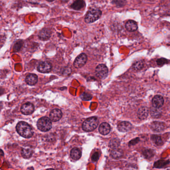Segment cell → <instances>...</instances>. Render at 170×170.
I'll use <instances>...</instances> for the list:
<instances>
[{"instance_id":"obj_1","label":"cell","mask_w":170,"mask_h":170,"mask_svg":"<svg viewBox=\"0 0 170 170\" xmlns=\"http://www.w3.org/2000/svg\"><path fill=\"white\" fill-rule=\"evenodd\" d=\"M16 129L19 134L24 138H30L34 134V131L30 125L24 121L17 123Z\"/></svg>"},{"instance_id":"obj_2","label":"cell","mask_w":170,"mask_h":170,"mask_svg":"<svg viewBox=\"0 0 170 170\" xmlns=\"http://www.w3.org/2000/svg\"><path fill=\"white\" fill-rule=\"evenodd\" d=\"M101 16V10L97 9H92L87 11L85 18V22L88 24L93 23L100 18Z\"/></svg>"},{"instance_id":"obj_3","label":"cell","mask_w":170,"mask_h":170,"mask_svg":"<svg viewBox=\"0 0 170 170\" xmlns=\"http://www.w3.org/2000/svg\"><path fill=\"white\" fill-rule=\"evenodd\" d=\"M98 124L99 120L97 117H90L84 122L82 128L86 132H90L94 130L97 127Z\"/></svg>"},{"instance_id":"obj_4","label":"cell","mask_w":170,"mask_h":170,"mask_svg":"<svg viewBox=\"0 0 170 170\" xmlns=\"http://www.w3.org/2000/svg\"><path fill=\"white\" fill-rule=\"evenodd\" d=\"M37 126L39 130L43 132L50 130L52 128L51 120L48 117H42L38 121Z\"/></svg>"},{"instance_id":"obj_5","label":"cell","mask_w":170,"mask_h":170,"mask_svg":"<svg viewBox=\"0 0 170 170\" xmlns=\"http://www.w3.org/2000/svg\"><path fill=\"white\" fill-rule=\"evenodd\" d=\"M95 74L99 78H105L108 74V69L104 64H99L95 68Z\"/></svg>"},{"instance_id":"obj_6","label":"cell","mask_w":170,"mask_h":170,"mask_svg":"<svg viewBox=\"0 0 170 170\" xmlns=\"http://www.w3.org/2000/svg\"><path fill=\"white\" fill-rule=\"evenodd\" d=\"M87 59L88 57L87 55L85 53H82L75 59L74 63V65L76 68H81L86 64L87 61Z\"/></svg>"},{"instance_id":"obj_7","label":"cell","mask_w":170,"mask_h":170,"mask_svg":"<svg viewBox=\"0 0 170 170\" xmlns=\"http://www.w3.org/2000/svg\"><path fill=\"white\" fill-rule=\"evenodd\" d=\"M151 129L153 132L159 133L164 130L166 125L164 122L159 121H154L151 124Z\"/></svg>"},{"instance_id":"obj_8","label":"cell","mask_w":170,"mask_h":170,"mask_svg":"<svg viewBox=\"0 0 170 170\" xmlns=\"http://www.w3.org/2000/svg\"><path fill=\"white\" fill-rule=\"evenodd\" d=\"M34 110V107L33 104L28 102L24 104L21 107V111L22 113L24 115H30L32 114Z\"/></svg>"},{"instance_id":"obj_9","label":"cell","mask_w":170,"mask_h":170,"mask_svg":"<svg viewBox=\"0 0 170 170\" xmlns=\"http://www.w3.org/2000/svg\"><path fill=\"white\" fill-rule=\"evenodd\" d=\"M52 69V65L47 61H44L40 63L38 67V72L41 73H48Z\"/></svg>"},{"instance_id":"obj_10","label":"cell","mask_w":170,"mask_h":170,"mask_svg":"<svg viewBox=\"0 0 170 170\" xmlns=\"http://www.w3.org/2000/svg\"><path fill=\"white\" fill-rule=\"evenodd\" d=\"M62 111L59 109H54L50 113V119L53 122L59 121L62 118Z\"/></svg>"},{"instance_id":"obj_11","label":"cell","mask_w":170,"mask_h":170,"mask_svg":"<svg viewBox=\"0 0 170 170\" xmlns=\"http://www.w3.org/2000/svg\"><path fill=\"white\" fill-rule=\"evenodd\" d=\"M118 129L122 132H126L130 130L132 128L131 123L127 121H123L118 125Z\"/></svg>"},{"instance_id":"obj_12","label":"cell","mask_w":170,"mask_h":170,"mask_svg":"<svg viewBox=\"0 0 170 170\" xmlns=\"http://www.w3.org/2000/svg\"><path fill=\"white\" fill-rule=\"evenodd\" d=\"M51 36V30L49 29L46 28H43L42 30H41L38 34L39 39L44 41L49 39Z\"/></svg>"},{"instance_id":"obj_13","label":"cell","mask_w":170,"mask_h":170,"mask_svg":"<svg viewBox=\"0 0 170 170\" xmlns=\"http://www.w3.org/2000/svg\"><path fill=\"white\" fill-rule=\"evenodd\" d=\"M149 113V110L147 107L142 106L137 111V116L141 120H144L147 118Z\"/></svg>"},{"instance_id":"obj_14","label":"cell","mask_w":170,"mask_h":170,"mask_svg":"<svg viewBox=\"0 0 170 170\" xmlns=\"http://www.w3.org/2000/svg\"><path fill=\"white\" fill-rule=\"evenodd\" d=\"M153 106L157 108H161L164 103V99L162 96L157 95L154 97L152 101Z\"/></svg>"},{"instance_id":"obj_15","label":"cell","mask_w":170,"mask_h":170,"mask_svg":"<svg viewBox=\"0 0 170 170\" xmlns=\"http://www.w3.org/2000/svg\"><path fill=\"white\" fill-rule=\"evenodd\" d=\"M125 28L129 32H135L138 28V25L136 22L133 20H129L127 21L125 24Z\"/></svg>"},{"instance_id":"obj_16","label":"cell","mask_w":170,"mask_h":170,"mask_svg":"<svg viewBox=\"0 0 170 170\" xmlns=\"http://www.w3.org/2000/svg\"><path fill=\"white\" fill-rule=\"evenodd\" d=\"M99 130L101 134L105 135L110 132V126L107 122H103L99 125Z\"/></svg>"},{"instance_id":"obj_17","label":"cell","mask_w":170,"mask_h":170,"mask_svg":"<svg viewBox=\"0 0 170 170\" xmlns=\"http://www.w3.org/2000/svg\"><path fill=\"white\" fill-rule=\"evenodd\" d=\"M26 81L28 85H35L38 82V76L34 74H30L26 76Z\"/></svg>"},{"instance_id":"obj_18","label":"cell","mask_w":170,"mask_h":170,"mask_svg":"<svg viewBox=\"0 0 170 170\" xmlns=\"http://www.w3.org/2000/svg\"><path fill=\"white\" fill-rule=\"evenodd\" d=\"M150 113L154 118H158L162 115V111L160 108L152 107L150 110Z\"/></svg>"},{"instance_id":"obj_19","label":"cell","mask_w":170,"mask_h":170,"mask_svg":"<svg viewBox=\"0 0 170 170\" xmlns=\"http://www.w3.org/2000/svg\"><path fill=\"white\" fill-rule=\"evenodd\" d=\"M33 154V150L30 147H23L22 150V155L24 158L28 159L32 157Z\"/></svg>"},{"instance_id":"obj_20","label":"cell","mask_w":170,"mask_h":170,"mask_svg":"<svg viewBox=\"0 0 170 170\" xmlns=\"http://www.w3.org/2000/svg\"><path fill=\"white\" fill-rule=\"evenodd\" d=\"M85 6L84 0H76L71 5V8L75 10H80Z\"/></svg>"},{"instance_id":"obj_21","label":"cell","mask_w":170,"mask_h":170,"mask_svg":"<svg viewBox=\"0 0 170 170\" xmlns=\"http://www.w3.org/2000/svg\"><path fill=\"white\" fill-rule=\"evenodd\" d=\"M70 156L72 159L75 160H77L81 157V152L78 148H73L70 152Z\"/></svg>"},{"instance_id":"obj_22","label":"cell","mask_w":170,"mask_h":170,"mask_svg":"<svg viewBox=\"0 0 170 170\" xmlns=\"http://www.w3.org/2000/svg\"><path fill=\"white\" fill-rule=\"evenodd\" d=\"M110 155L114 159H119L123 156V152L122 150L119 149L117 148L112 150Z\"/></svg>"},{"instance_id":"obj_23","label":"cell","mask_w":170,"mask_h":170,"mask_svg":"<svg viewBox=\"0 0 170 170\" xmlns=\"http://www.w3.org/2000/svg\"><path fill=\"white\" fill-rule=\"evenodd\" d=\"M151 139L154 144L158 146H161L163 144V142L161 136H159V135H152L151 136Z\"/></svg>"},{"instance_id":"obj_24","label":"cell","mask_w":170,"mask_h":170,"mask_svg":"<svg viewBox=\"0 0 170 170\" xmlns=\"http://www.w3.org/2000/svg\"><path fill=\"white\" fill-rule=\"evenodd\" d=\"M142 154L143 156L146 159H151L152 158H153L154 156L155 152L153 149H147L144 150L142 152Z\"/></svg>"},{"instance_id":"obj_25","label":"cell","mask_w":170,"mask_h":170,"mask_svg":"<svg viewBox=\"0 0 170 170\" xmlns=\"http://www.w3.org/2000/svg\"><path fill=\"white\" fill-rule=\"evenodd\" d=\"M169 163H170L169 161H167V160H160L159 161H157L154 163V167L156 168H162L163 167H164L169 164Z\"/></svg>"},{"instance_id":"obj_26","label":"cell","mask_w":170,"mask_h":170,"mask_svg":"<svg viewBox=\"0 0 170 170\" xmlns=\"http://www.w3.org/2000/svg\"><path fill=\"white\" fill-rule=\"evenodd\" d=\"M120 145V141L118 138L112 139V140H110V142L109 143L110 147L112 149L117 148Z\"/></svg>"},{"instance_id":"obj_27","label":"cell","mask_w":170,"mask_h":170,"mask_svg":"<svg viewBox=\"0 0 170 170\" xmlns=\"http://www.w3.org/2000/svg\"><path fill=\"white\" fill-rule=\"evenodd\" d=\"M144 61H139L134 63L133 67L135 70H140L142 69L144 66Z\"/></svg>"},{"instance_id":"obj_28","label":"cell","mask_w":170,"mask_h":170,"mask_svg":"<svg viewBox=\"0 0 170 170\" xmlns=\"http://www.w3.org/2000/svg\"><path fill=\"white\" fill-rule=\"evenodd\" d=\"M112 3L115 5L117 7L120 8L125 6L126 3V0H114Z\"/></svg>"},{"instance_id":"obj_29","label":"cell","mask_w":170,"mask_h":170,"mask_svg":"<svg viewBox=\"0 0 170 170\" xmlns=\"http://www.w3.org/2000/svg\"><path fill=\"white\" fill-rule=\"evenodd\" d=\"M23 45V42L22 40H19L15 43L13 47V52L17 53L19 51L22 47Z\"/></svg>"},{"instance_id":"obj_30","label":"cell","mask_w":170,"mask_h":170,"mask_svg":"<svg viewBox=\"0 0 170 170\" xmlns=\"http://www.w3.org/2000/svg\"><path fill=\"white\" fill-rule=\"evenodd\" d=\"M81 98L82 100H85V101H88V100L92 99V96L90 94H88L87 93H83L81 95Z\"/></svg>"},{"instance_id":"obj_31","label":"cell","mask_w":170,"mask_h":170,"mask_svg":"<svg viewBox=\"0 0 170 170\" xmlns=\"http://www.w3.org/2000/svg\"><path fill=\"white\" fill-rule=\"evenodd\" d=\"M168 63V61L164 58H161L157 59V63L159 66H162L163 65Z\"/></svg>"},{"instance_id":"obj_32","label":"cell","mask_w":170,"mask_h":170,"mask_svg":"<svg viewBox=\"0 0 170 170\" xmlns=\"http://www.w3.org/2000/svg\"><path fill=\"white\" fill-rule=\"evenodd\" d=\"M99 154L98 152H95L93 154L92 157V161L93 162H96L98 160V159L99 158Z\"/></svg>"},{"instance_id":"obj_33","label":"cell","mask_w":170,"mask_h":170,"mask_svg":"<svg viewBox=\"0 0 170 170\" xmlns=\"http://www.w3.org/2000/svg\"><path fill=\"white\" fill-rule=\"evenodd\" d=\"M139 141V139L138 138H135L134 139L131 140V141H130L129 143V145H134L136 144Z\"/></svg>"},{"instance_id":"obj_34","label":"cell","mask_w":170,"mask_h":170,"mask_svg":"<svg viewBox=\"0 0 170 170\" xmlns=\"http://www.w3.org/2000/svg\"><path fill=\"white\" fill-rule=\"evenodd\" d=\"M71 72V69L70 68H65L63 70V74L64 75H69L70 74Z\"/></svg>"},{"instance_id":"obj_35","label":"cell","mask_w":170,"mask_h":170,"mask_svg":"<svg viewBox=\"0 0 170 170\" xmlns=\"http://www.w3.org/2000/svg\"><path fill=\"white\" fill-rule=\"evenodd\" d=\"M30 1L32 3L36 4V3H38V2H40V0H30Z\"/></svg>"},{"instance_id":"obj_36","label":"cell","mask_w":170,"mask_h":170,"mask_svg":"<svg viewBox=\"0 0 170 170\" xmlns=\"http://www.w3.org/2000/svg\"><path fill=\"white\" fill-rule=\"evenodd\" d=\"M3 92H4V89L2 88H0V95L2 94Z\"/></svg>"},{"instance_id":"obj_37","label":"cell","mask_w":170,"mask_h":170,"mask_svg":"<svg viewBox=\"0 0 170 170\" xmlns=\"http://www.w3.org/2000/svg\"><path fill=\"white\" fill-rule=\"evenodd\" d=\"M62 2H67L69 1V0H61Z\"/></svg>"},{"instance_id":"obj_38","label":"cell","mask_w":170,"mask_h":170,"mask_svg":"<svg viewBox=\"0 0 170 170\" xmlns=\"http://www.w3.org/2000/svg\"><path fill=\"white\" fill-rule=\"evenodd\" d=\"M2 103H0V109H1V108H2Z\"/></svg>"},{"instance_id":"obj_39","label":"cell","mask_w":170,"mask_h":170,"mask_svg":"<svg viewBox=\"0 0 170 170\" xmlns=\"http://www.w3.org/2000/svg\"><path fill=\"white\" fill-rule=\"evenodd\" d=\"M47 1H48L49 2H52V1H53L54 0H47Z\"/></svg>"}]
</instances>
